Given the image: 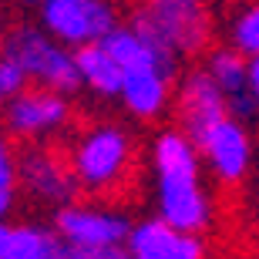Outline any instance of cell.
Here are the masks:
<instances>
[{
    "label": "cell",
    "instance_id": "cell-1",
    "mask_svg": "<svg viewBox=\"0 0 259 259\" xmlns=\"http://www.w3.org/2000/svg\"><path fill=\"white\" fill-rule=\"evenodd\" d=\"M155 215L182 232L205 236L219 219V205L209 189V172L192 135L179 125L158 128L148 142Z\"/></svg>",
    "mask_w": 259,
    "mask_h": 259
},
{
    "label": "cell",
    "instance_id": "cell-2",
    "mask_svg": "<svg viewBox=\"0 0 259 259\" xmlns=\"http://www.w3.org/2000/svg\"><path fill=\"white\" fill-rule=\"evenodd\" d=\"M67 162L77 189L91 199L128 195L138 172V142L118 118H95L81 125L67 142Z\"/></svg>",
    "mask_w": 259,
    "mask_h": 259
},
{
    "label": "cell",
    "instance_id": "cell-3",
    "mask_svg": "<svg viewBox=\"0 0 259 259\" xmlns=\"http://www.w3.org/2000/svg\"><path fill=\"white\" fill-rule=\"evenodd\" d=\"M148 40L172 48L179 58H199L212 48L215 17L209 0H142L128 20Z\"/></svg>",
    "mask_w": 259,
    "mask_h": 259
},
{
    "label": "cell",
    "instance_id": "cell-4",
    "mask_svg": "<svg viewBox=\"0 0 259 259\" xmlns=\"http://www.w3.org/2000/svg\"><path fill=\"white\" fill-rule=\"evenodd\" d=\"M0 54L17 61L30 84L51 88V91H61V95H71V98L84 88L81 74H77L74 48H67L58 37H51L40 24H17V27H10Z\"/></svg>",
    "mask_w": 259,
    "mask_h": 259
},
{
    "label": "cell",
    "instance_id": "cell-5",
    "mask_svg": "<svg viewBox=\"0 0 259 259\" xmlns=\"http://www.w3.org/2000/svg\"><path fill=\"white\" fill-rule=\"evenodd\" d=\"M0 121L24 145H51L54 138L71 132L74 125V101L71 95L51 91L40 84H27L20 95L0 105Z\"/></svg>",
    "mask_w": 259,
    "mask_h": 259
},
{
    "label": "cell",
    "instance_id": "cell-6",
    "mask_svg": "<svg viewBox=\"0 0 259 259\" xmlns=\"http://www.w3.org/2000/svg\"><path fill=\"white\" fill-rule=\"evenodd\" d=\"M195 145L202 152L209 179L219 189H242L246 185L252 172V158H256V145H252V132L242 118L226 115L205 135H199Z\"/></svg>",
    "mask_w": 259,
    "mask_h": 259
},
{
    "label": "cell",
    "instance_id": "cell-7",
    "mask_svg": "<svg viewBox=\"0 0 259 259\" xmlns=\"http://www.w3.org/2000/svg\"><path fill=\"white\" fill-rule=\"evenodd\" d=\"M40 27L67 48L101 44L121 24L115 0H44L40 4Z\"/></svg>",
    "mask_w": 259,
    "mask_h": 259
},
{
    "label": "cell",
    "instance_id": "cell-8",
    "mask_svg": "<svg viewBox=\"0 0 259 259\" xmlns=\"http://www.w3.org/2000/svg\"><path fill=\"white\" fill-rule=\"evenodd\" d=\"M58 236L67 246H125L128 232H132V215L118 205L95 199V202H67L61 209H54V222H51Z\"/></svg>",
    "mask_w": 259,
    "mask_h": 259
},
{
    "label": "cell",
    "instance_id": "cell-9",
    "mask_svg": "<svg viewBox=\"0 0 259 259\" xmlns=\"http://www.w3.org/2000/svg\"><path fill=\"white\" fill-rule=\"evenodd\" d=\"M17 185L40 205L61 209L77 199V179L71 172L67 152L54 145H27L17 158Z\"/></svg>",
    "mask_w": 259,
    "mask_h": 259
},
{
    "label": "cell",
    "instance_id": "cell-10",
    "mask_svg": "<svg viewBox=\"0 0 259 259\" xmlns=\"http://www.w3.org/2000/svg\"><path fill=\"white\" fill-rule=\"evenodd\" d=\"M175 125L185 135H205L215 121L229 115V98L222 95V88L212 81L205 67H192L175 81V98H172Z\"/></svg>",
    "mask_w": 259,
    "mask_h": 259
},
{
    "label": "cell",
    "instance_id": "cell-11",
    "mask_svg": "<svg viewBox=\"0 0 259 259\" xmlns=\"http://www.w3.org/2000/svg\"><path fill=\"white\" fill-rule=\"evenodd\" d=\"M175 98V67L168 64H142L128 67L121 77L118 105L135 121H158L172 108Z\"/></svg>",
    "mask_w": 259,
    "mask_h": 259
},
{
    "label": "cell",
    "instance_id": "cell-12",
    "mask_svg": "<svg viewBox=\"0 0 259 259\" xmlns=\"http://www.w3.org/2000/svg\"><path fill=\"white\" fill-rule=\"evenodd\" d=\"M125 246L132 259H209L205 236L175 229L158 215L135 222Z\"/></svg>",
    "mask_w": 259,
    "mask_h": 259
},
{
    "label": "cell",
    "instance_id": "cell-13",
    "mask_svg": "<svg viewBox=\"0 0 259 259\" xmlns=\"http://www.w3.org/2000/svg\"><path fill=\"white\" fill-rule=\"evenodd\" d=\"M205 71L212 74V81L222 88V95L229 98V115L242 118V121H249L256 118L259 105L252 101L249 95V58L239 54V51L232 48V44H215V48L205 51Z\"/></svg>",
    "mask_w": 259,
    "mask_h": 259
},
{
    "label": "cell",
    "instance_id": "cell-14",
    "mask_svg": "<svg viewBox=\"0 0 259 259\" xmlns=\"http://www.w3.org/2000/svg\"><path fill=\"white\" fill-rule=\"evenodd\" d=\"M101 44L111 51V58L121 64V71H128V67H142V64H168V67L179 71V61H182L172 48H162V44L148 40L142 30H135L132 24H118Z\"/></svg>",
    "mask_w": 259,
    "mask_h": 259
},
{
    "label": "cell",
    "instance_id": "cell-15",
    "mask_svg": "<svg viewBox=\"0 0 259 259\" xmlns=\"http://www.w3.org/2000/svg\"><path fill=\"white\" fill-rule=\"evenodd\" d=\"M77 58V74H81V84L91 91L101 101H118V91H121V64L111 58V51L105 44H84V48L74 51Z\"/></svg>",
    "mask_w": 259,
    "mask_h": 259
},
{
    "label": "cell",
    "instance_id": "cell-16",
    "mask_svg": "<svg viewBox=\"0 0 259 259\" xmlns=\"http://www.w3.org/2000/svg\"><path fill=\"white\" fill-rule=\"evenodd\" d=\"M64 252H67V242L58 236L54 226H44V222H17L7 259H64Z\"/></svg>",
    "mask_w": 259,
    "mask_h": 259
},
{
    "label": "cell",
    "instance_id": "cell-17",
    "mask_svg": "<svg viewBox=\"0 0 259 259\" xmlns=\"http://www.w3.org/2000/svg\"><path fill=\"white\" fill-rule=\"evenodd\" d=\"M229 44L246 58L259 54V0H242L229 17Z\"/></svg>",
    "mask_w": 259,
    "mask_h": 259
},
{
    "label": "cell",
    "instance_id": "cell-18",
    "mask_svg": "<svg viewBox=\"0 0 259 259\" xmlns=\"http://www.w3.org/2000/svg\"><path fill=\"white\" fill-rule=\"evenodd\" d=\"M27 84H30V81H27V74H24V67H20L14 58L0 54V101L20 95Z\"/></svg>",
    "mask_w": 259,
    "mask_h": 259
},
{
    "label": "cell",
    "instance_id": "cell-19",
    "mask_svg": "<svg viewBox=\"0 0 259 259\" xmlns=\"http://www.w3.org/2000/svg\"><path fill=\"white\" fill-rule=\"evenodd\" d=\"M17 148H14V138L0 121V185H17Z\"/></svg>",
    "mask_w": 259,
    "mask_h": 259
},
{
    "label": "cell",
    "instance_id": "cell-20",
    "mask_svg": "<svg viewBox=\"0 0 259 259\" xmlns=\"http://www.w3.org/2000/svg\"><path fill=\"white\" fill-rule=\"evenodd\" d=\"M64 259H132L128 246H67Z\"/></svg>",
    "mask_w": 259,
    "mask_h": 259
},
{
    "label": "cell",
    "instance_id": "cell-21",
    "mask_svg": "<svg viewBox=\"0 0 259 259\" xmlns=\"http://www.w3.org/2000/svg\"><path fill=\"white\" fill-rule=\"evenodd\" d=\"M17 209V185H0V219H10Z\"/></svg>",
    "mask_w": 259,
    "mask_h": 259
},
{
    "label": "cell",
    "instance_id": "cell-22",
    "mask_svg": "<svg viewBox=\"0 0 259 259\" xmlns=\"http://www.w3.org/2000/svg\"><path fill=\"white\" fill-rule=\"evenodd\" d=\"M10 242H14V226H10V219H0V259H7Z\"/></svg>",
    "mask_w": 259,
    "mask_h": 259
},
{
    "label": "cell",
    "instance_id": "cell-23",
    "mask_svg": "<svg viewBox=\"0 0 259 259\" xmlns=\"http://www.w3.org/2000/svg\"><path fill=\"white\" fill-rule=\"evenodd\" d=\"M246 71H249V95H252V101L259 105V54L249 58V67H246Z\"/></svg>",
    "mask_w": 259,
    "mask_h": 259
},
{
    "label": "cell",
    "instance_id": "cell-24",
    "mask_svg": "<svg viewBox=\"0 0 259 259\" xmlns=\"http://www.w3.org/2000/svg\"><path fill=\"white\" fill-rule=\"evenodd\" d=\"M4 40H7V24H4V14H0V51H4Z\"/></svg>",
    "mask_w": 259,
    "mask_h": 259
},
{
    "label": "cell",
    "instance_id": "cell-25",
    "mask_svg": "<svg viewBox=\"0 0 259 259\" xmlns=\"http://www.w3.org/2000/svg\"><path fill=\"white\" fill-rule=\"evenodd\" d=\"M17 4H27V7H40L44 0H17Z\"/></svg>",
    "mask_w": 259,
    "mask_h": 259
},
{
    "label": "cell",
    "instance_id": "cell-26",
    "mask_svg": "<svg viewBox=\"0 0 259 259\" xmlns=\"http://www.w3.org/2000/svg\"><path fill=\"white\" fill-rule=\"evenodd\" d=\"M0 105H4V101H0Z\"/></svg>",
    "mask_w": 259,
    "mask_h": 259
}]
</instances>
